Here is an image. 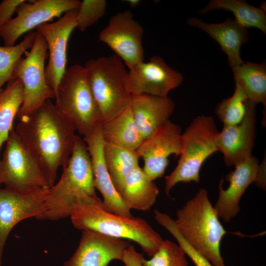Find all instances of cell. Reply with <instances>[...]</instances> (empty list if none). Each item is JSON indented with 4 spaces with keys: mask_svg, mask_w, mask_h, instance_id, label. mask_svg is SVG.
<instances>
[{
    "mask_svg": "<svg viewBox=\"0 0 266 266\" xmlns=\"http://www.w3.org/2000/svg\"><path fill=\"white\" fill-rule=\"evenodd\" d=\"M101 121L114 116L130 104L132 95L127 87L128 71L115 54L90 59L84 65Z\"/></svg>",
    "mask_w": 266,
    "mask_h": 266,
    "instance_id": "cell-6",
    "label": "cell"
},
{
    "mask_svg": "<svg viewBox=\"0 0 266 266\" xmlns=\"http://www.w3.org/2000/svg\"><path fill=\"white\" fill-rule=\"evenodd\" d=\"M30 49L26 57L18 60L13 72L14 78H19L23 86V102L16 116L18 120L34 111L46 100L56 98L45 78L47 44L43 35L37 31Z\"/></svg>",
    "mask_w": 266,
    "mask_h": 266,
    "instance_id": "cell-8",
    "label": "cell"
},
{
    "mask_svg": "<svg viewBox=\"0 0 266 266\" xmlns=\"http://www.w3.org/2000/svg\"><path fill=\"white\" fill-rule=\"evenodd\" d=\"M143 254L137 252L134 245L130 244L125 250L122 262L125 266H143Z\"/></svg>",
    "mask_w": 266,
    "mask_h": 266,
    "instance_id": "cell-34",
    "label": "cell"
},
{
    "mask_svg": "<svg viewBox=\"0 0 266 266\" xmlns=\"http://www.w3.org/2000/svg\"><path fill=\"white\" fill-rule=\"evenodd\" d=\"M14 130L39 164L51 188L59 168L66 166L72 152L75 128L48 100L19 119Z\"/></svg>",
    "mask_w": 266,
    "mask_h": 266,
    "instance_id": "cell-1",
    "label": "cell"
},
{
    "mask_svg": "<svg viewBox=\"0 0 266 266\" xmlns=\"http://www.w3.org/2000/svg\"><path fill=\"white\" fill-rule=\"evenodd\" d=\"M235 83L245 92L248 99L256 104L266 106V65L243 61L232 67Z\"/></svg>",
    "mask_w": 266,
    "mask_h": 266,
    "instance_id": "cell-25",
    "label": "cell"
},
{
    "mask_svg": "<svg viewBox=\"0 0 266 266\" xmlns=\"http://www.w3.org/2000/svg\"><path fill=\"white\" fill-rule=\"evenodd\" d=\"M25 0H3L0 3V28L6 24L16 13L17 7Z\"/></svg>",
    "mask_w": 266,
    "mask_h": 266,
    "instance_id": "cell-33",
    "label": "cell"
},
{
    "mask_svg": "<svg viewBox=\"0 0 266 266\" xmlns=\"http://www.w3.org/2000/svg\"><path fill=\"white\" fill-rule=\"evenodd\" d=\"M256 104L249 100L246 112L238 124L224 126L217 137L218 151L228 166H234L251 156L256 138Z\"/></svg>",
    "mask_w": 266,
    "mask_h": 266,
    "instance_id": "cell-17",
    "label": "cell"
},
{
    "mask_svg": "<svg viewBox=\"0 0 266 266\" xmlns=\"http://www.w3.org/2000/svg\"><path fill=\"white\" fill-rule=\"evenodd\" d=\"M249 100L243 88L235 83L233 95L217 105L215 114L224 126L236 125L244 117Z\"/></svg>",
    "mask_w": 266,
    "mask_h": 266,
    "instance_id": "cell-28",
    "label": "cell"
},
{
    "mask_svg": "<svg viewBox=\"0 0 266 266\" xmlns=\"http://www.w3.org/2000/svg\"><path fill=\"white\" fill-rule=\"evenodd\" d=\"M220 9L232 12L234 20L244 27L257 28L266 34V14L264 5L258 8L241 0H212L200 10V13Z\"/></svg>",
    "mask_w": 266,
    "mask_h": 266,
    "instance_id": "cell-24",
    "label": "cell"
},
{
    "mask_svg": "<svg viewBox=\"0 0 266 266\" xmlns=\"http://www.w3.org/2000/svg\"><path fill=\"white\" fill-rule=\"evenodd\" d=\"M260 189H266V157L262 163L259 165L257 175L254 182Z\"/></svg>",
    "mask_w": 266,
    "mask_h": 266,
    "instance_id": "cell-35",
    "label": "cell"
},
{
    "mask_svg": "<svg viewBox=\"0 0 266 266\" xmlns=\"http://www.w3.org/2000/svg\"><path fill=\"white\" fill-rule=\"evenodd\" d=\"M23 100V86L19 78L9 81L5 88L0 90V152L13 129L14 120Z\"/></svg>",
    "mask_w": 266,
    "mask_h": 266,
    "instance_id": "cell-26",
    "label": "cell"
},
{
    "mask_svg": "<svg viewBox=\"0 0 266 266\" xmlns=\"http://www.w3.org/2000/svg\"><path fill=\"white\" fill-rule=\"evenodd\" d=\"M182 133L180 126L168 120L154 134L144 139L136 150L143 160V170L153 181L164 174L171 155H180Z\"/></svg>",
    "mask_w": 266,
    "mask_h": 266,
    "instance_id": "cell-15",
    "label": "cell"
},
{
    "mask_svg": "<svg viewBox=\"0 0 266 266\" xmlns=\"http://www.w3.org/2000/svg\"><path fill=\"white\" fill-rule=\"evenodd\" d=\"M148 260L142 258L143 266H189L187 255L178 244L163 240L155 253Z\"/></svg>",
    "mask_w": 266,
    "mask_h": 266,
    "instance_id": "cell-30",
    "label": "cell"
},
{
    "mask_svg": "<svg viewBox=\"0 0 266 266\" xmlns=\"http://www.w3.org/2000/svg\"><path fill=\"white\" fill-rule=\"evenodd\" d=\"M259 161L252 155L234 166V169L226 176L229 187L224 189L222 178L219 183V195L214 206L218 216L225 222H229L239 213L241 197L248 187L255 182Z\"/></svg>",
    "mask_w": 266,
    "mask_h": 266,
    "instance_id": "cell-19",
    "label": "cell"
},
{
    "mask_svg": "<svg viewBox=\"0 0 266 266\" xmlns=\"http://www.w3.org/2000/svg\"><path fill=\"white\" fill-rule=\"evenodd\" d=\"M55 104L84 137L92 133L101 119L84 66L66 69L59 84Z\"/></svg>",
    "mask_w": 266,
    "mask_h": 266,
    "instance_id": "cell-7",
    "label": "cell"
},
{
    "mask_svg": "<svg viewBox=\"0 0 266 266\" xmlns=\"http://www.w3.org/2000/svg\"><path fill=\"white\" fill-rule=\"evenodd\" d=\"M103 156L112 182L118 192L126 176L139 166V155L136 150L104 142Z\"/></svg>",
    "mask_w": 266,
    "mask_h": 266,
    "instance_id": "cell-27",
    "label": "cell"
},
{
    "mask_svg": "<svg viewBox=\"0 0 266 266\" xmlns=\"http://www.w3.org/2000/svg\"><path fill=\"white\" fill-rule=\"evenodd\" d=\"M159 224L176 239L187 256L190 258L196 266H213L206 259L195 250L185 240L178 232L174 220L169 215L163 216L160 219Z\"/></svg>",
    "mask_w": 266,
    "mask_h": 266,
    "instance_id": "cell-32",
    "label": "cell"
},
{
    "mask_svg": "<svg viewBox=\"0 0 266 266\" xmlns=\"http://www.w3.org/2000/svg\"><path fill=\"white\" fill-rule=\"evenodd\" d=\"M176 215L175 226L189 245L213 266H226L220 247L228 232L220 222L207 190L200 188L177 210Z\"/></svg>",
    "mask_w": 266,
    "mask_h": 266,
    "instance_id": "cell-3",
    "label": "cell"
},
{
    "mask_svg": "<svg viewBox=\"0 0 266 266\" xmlns=\"http://www.w3.org/2000/svg\"><path fill=\"white\" fill-rule=\"evenodd\" d=\"M118 193L130 209L148 211L159 194L158 187L139 166L125 178Z\"/></svg>",
    "mask_w": 266,
    "mask_h": 266,
    "instance_id": "cell-22",
    "label": "cell"
},
{
    "mask_svg": "<svg viewBox=\"0 0 266 266\" xmlns=\"http://www.w3.org/2000/svg\"><path fill=\"white\" fill-rule=\"evenodd\" d=\"M21 192L50 187L39 164L13 129L0 159V184Z\"/></svg>",
    "mask_w": 266,
    "mask_h": 266,
    "instance_id": "cell-9",
    "label": "cell"
},
{
    "mask_svg": "<svg viewBox=\"0 0 266 266\" xmlns=\"http://www.w3.org/2000/svg\"></svg>",
    "mask_w": 266,
    "mask_h": 266,
    "instance_id": "cell-37",
    "label": "cell"
},
{
    "mask_svg": "<svg viewBox=\"0 0 266 266\" xmlns=\"http://www.w3.org/2000/svg\"><path fill=\"white\" fill-rule=\"evenodd\" d=\"M107 3L105 0H83L77 8L76 28L84 32L96 23L106 13Z\"/></svg>",
    "mask_w": 266,
    "mask_h": 266,
    "instance_id": "cell-31",
    "label": "cell"
},
{
    "mask_svg": "<svg viewBox=\"0 0 266 266\" xmlns=\"http://www.w3.org/2000/svg\"><path fill=\"white\" fill-rule=\"evenodd\" d=\"M77 11V8L67 11L57 21L42 24L35 28L47 44L49 60L45 69V78L55 96L66 69L67 43L71 33L76 28Z\"/></svg>",
    "mask_w": 266,
    "mask_h": 266,
    "instance_id": "cell-14",
    "label": "cell"
},
{
    "mask_svg": "<svg viewBox=\"0 0 266 266\" xmlns=\"http://www.w3.org/2000/svg\"><path fill=\"white\" fill-rule=\"evenodd\" d=\"M187 24L204 31L218 43L227 55L231 67L243 62L240 57V49L249 40L248 32L247 28L236 21L228 18L222 23L211 24L197 18H189Z\"/></svg>",
    "mask_w": 266,
    "mask_h": 266,
    "instance_id": "cell-21",
    "label": "cell"
},
{
    "mask_svg": "<svg viewBox=\"0 0 266 266\" xmlns=\"http://www.w3.org/2000/svg\"><path fill=\"white\" fill-rule=\"evenodd\" d=\"M125 1L128 3L131 8L136 7L141 2L140 0H127Z\"/></svg>",
    "mask_w": 266,
    "mask_h": 266,
    "instance_id": "cell-36",
    "label": "cell"
},
{
    "mask_svg": "<svg viewBox=\"0 0 266 266\" xmlns=\"http://www.w3.org/2000/svg\"><path fill=\"white\" fill-rule=\"evenodd\" d=\"M104 142L136 150L143 139L134 119L130 104L112 118L100 122Z\"/></svg>",
    "mask_w": 266,
    "mask_h": 266,
    "instance_id": "cell-23",
    "label": "cell"
},
{
    "mask_svg": "<svg viewBox=\"0 0 266 266\" xmlns=\"http://www.w3.org/2000/svg\"><path fill=\"white\" fill-rule=\"evenodd\" d=\"M130 107L144 140L154 134L169 120L175 104L168 96L162 97L141 94L132 96Z\"/></svg>",
    "mask_w": 266,
    "mask_h": 266,
    "instance_id": "cell-20",
    "label": "cell"
},
{
    "mask_svg": "<svg viewBox=\"0 0 266 266\" xmlns=\"http://www.w3.org/2000/svg\"><path fill=\"white\" fill-rule=\"evenodd\" d=\"M91 158L94 186L103 197L102 204L107 211L120 216L133 217L131 209L116 189L105 166L100 123L90 134L83 137Z\"/></svg>",
    "mask_w": 266,
    "mask_h": 266,
    "instance_id": "cell-18",
    "label": "cell"
},
{
    "mask_svg": "<svg viewBox=\"0 0 266 266\" xmlns=\"http://www.w3.org/2000/svg\"><path fill=\"white\" fill-rule=\"evenodd\" d=\"M82 194L97 196L90 156L83 139L76 135L74 148L58 182L48 189L40 220L70 217Z\"/></svg>",
    "mask_w": 266,
    "mask_h": 266,
    "instance_id": "cell-4",
    "label": "cell"
},
{
    "mask_svg": "<svg viewBox=\"0 0 266 266\" xmlns=\"http://www.w3.org/2000/svg\"><path fill=\"white\" fill-rule=\"evenodd\" d=\"M35 35L36 32L31 31L17 45L0 46V90L5 83L14 78V67L22 55L32 48Z\"/></svg>",
    "mask_w": 266,
    "mask_h": 266,
    "instance_id": "cell-29",
    "label": "cell"
},
{
    "mask_svg": "<svg viewBox=\"0 0 266 266\" xmlns=\"http://www.w3.org/2000/svg\"><path fill=\"white\" fill-rule=\"evenodd\" d=\"M48 189L26 192L0 188V266L7 237L15 226L29 218L37 219L42 213Z\"/></svg>",
    "mask_w": 266,
    "mask_h": 266,
    "instance_id": "cell-12",
    "label": "cell"
},
{
    "mask_svg": "<svg viewBox=\"0 0 266 266\" xmlns=\"http://www.w3.org/2000/svg\"><path fill=\"white\" fill-rule=\"evenodd\" d=\"M183 79L181 73L170 67L162 57L154 56L129 69L127 87L132 95L146 94L165 97Z\"/></svg>",
    "mask_w": 266,
    "mask_h": 266,
    "instance_id": "cell-13",
    "label": "cell"
},
{
    "mask_svg": "<svg viewBox=\"0 0 266 266\" xmlns=\"http://www.w3.org/2000/svg\"><path fill=\"white\" fill-rule=\"evenodd\" d=\"M130 240L109 236L92 231H82L79 245L64 266H108L122 262Z\"/></svg>",
    "mask_w": 266,
    "mask_h": 266,
    "instance_id": "cell-16",
    "label": "cell"
},
{
    "mask_svg": "<svg viewBox=\"0 0 266 266\" xmlns=\"http://www.w3.org/2000/svg\"><path fill=\"white\" fill-rule=\"evenodd\" d=\"M214 118L201 115L194 118L182 133L181 150L175 169L165 177V193L179 182L200 181V172L205 161L218 151L219 133Z\"/></svg>",
    "mask_w": 266,
    "mask_h": 266,
    "instance_id": "cell-5",
    "label": "cell"
},
{
    "mask_svg": "<svg viewBox=\"0 0 266 266\" xmlns=\"http://www.w3.org/2000/svg\"><path fill=\"white\" fill-rule=\"evenodd\" d=\"M70 217L76 229L133 241L149 257L155 253L163 240L145 220L120 216L105 210L102 200L97 196H80Z\"/></svg>",
    "mask_w": 266,
    "mask_h": 266,
    "instance_id": "cell-2",
    "label": "cell"
},
{
    "mask_svg": "<svg viewBox=\"0 0 266 266\" xmlns=\"http://www.w3.org/2000/svg\"><path fill=\"white\" fill-rule=\"evenodd\" d=\"M25 1L17 8V16L0 28V36L4 46H13L24 33L35 29L63 13L78 8L79 0H37Z\"/></svg>",
    "mask_w": 266,
    "mask_h": 266,
    "instance_id": "cell-11",
    "label": "cell"
},
{
    "mask_svg": "<svg viewBox=\"0 0 266 266\" xmlns=\"http://www.w3.org/2000/svg\"><path fill=\"white\" fill-rule=\"evenodd\" d=\"M143 29L129 10L118 12L110 18L100 32L99 40L106 44L130 69L144 61Z\"/></svg>",
    "mask_w": 266,
    "mask_h": 266,
    "instance_id": "cell-10",
    "label": "cell"
}]
</instances>
